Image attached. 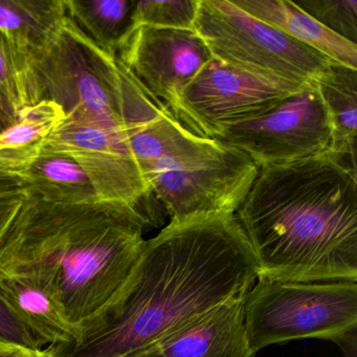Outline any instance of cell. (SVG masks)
Listing matches in <instances>:
<instances>
[{
	"mask_svg": "<svg viewBox=\"0 0 357 357\" xmlns=\"http://www.w3.org/2000/svg\"><path fill=\"white\" fill-rule=\"evenodd\" d=\"M147 225L145 212L129 204H56L26 194L0 240V275L49 294L81 342L118 315Z\"/></svg>",
	"mask_w": 357,
	"mask_h": 357,
	"instance_id": "1",
	"label": "cell"
},
{
	"mask_svg": "<svg viewBox=\"0 0 357 357\" xmlns=\"http://www.w3.org/2000/svg\"><path fill=\"white\" fill-rule=\"evenodd\" d=\"M258 266L235 214L171 220L146 241L116 319L59 357H124L245 294Z\"/></svg>",
	"mask_w": 357,
	"mask_h": 357,
	"instance_id": "2",
	"label": "cell"
},
{
	"mask_svg": "<svg viewBox=\"0 0 357 357\" xmlns=\"http://www.w3.org/2000/svg\"><path fill=\"white\" fill-rule=\"evenodd\" d=\"M235 216L258 278L357 280L356 167L344 158L261 167Z\"/></svg>",
	"mask_w": 357,
	"mask_h": 357,
	"instance_id": "3",
	"label": "cell"
},
{
	"mask_svg": "<svg viewBox=\"0 0 357 357\" xmlns=\"http://www.w3.org/2000/svg\"><path fill=\"white\" fill-rule=\"evenodd\" d=\"M29 56L39 102L57 104L66 120L125 130L122 64L87 38L68 16L47 45Z\"/></svg>",
	"mask_w": 357,
	"mask_h": 357,
	"instance_id": "4",
	"label": "cell"
},
{
	"mask_svg": "<svg viewBox=\"0 0 357 357\" xmlns=\"http://www.w3.org/2000/svg\"><path fill=\"white\" fill-rule=\"evenodd\" d=\"M246 294L245 330L256 354L273 344L356 332L357 280L307 282L258 278Z\"/></svg>",
	"mask_w": 357,
	"mask_h": 357,
	"instance_id": "5",
	"label": "cell"
},
{
	"mask_svg": "<svg viewBox=\"0 0 357 357\" xmlns=\"http://www.w3.org/2000/svg\"><path fill=\"white\" fill-rule=\"evenodd\" d=\"M193 31L214 59L298 86L317 84L333 62L246 13L231 0H198Z\"/></svg>",
	"mask_w": 357,
	"mask_h": 357,
	"instance_id": "6",
	"label": "cell"
},
{
	"mask_svg": "<svg viewBox=\"0 0 357 357\" xmlns=\"http://www.w3.org/2000/svg\"><path fill=\"white\" fill-rule=\"evenodd\" d=\"M213 139L243 152L258 168L333 153V129L317 84L261 116L229 125Z\"/></svg>",
	"mask_w": 357,
	"mask_h": 357,
	"instance_id": "7",
	"label": "cell"
},
{
	"mask_svg": "<svg viewBox=\"0 0 357 357\" xmlns=\"http://www.w3.org/2000/svg\"><path fill=\"white\" fill-rule=\"evenodd\" d=\"M304 87L212 57L181 93L174 116L192 132L213 139L229 125L261 116Z\"/></svg>",
	"mask_w": 357,
	"mask_h": 357,
	"instance_id": "8",
	"label": "cell"
},
{
	"mask_svg": "<svg viewBox=\"0 0 357 357\" xmlns=\"http://www.w3.org/2000/svg\"><path fill=\"white\" fill-rule=\"evenodd\" d=\"M258 171L246 154L223 144L206 158L150 179L148 188L171 220L233 215L248 195Z\"/></svg>",
	"mask_w": 357,
	"mask_h": 357,
	"instance_id": "9",
	"label": "cell"
},
{
	"mask_svg": "<svg viewBox=\"0 0 357 357\" xmlns=\"http://www.w3.org/2000/svg\"><path fill=\"white\" fill-rule=\"evenodd\" d=\"M40 147L72 158L91 179L100 200L137 206L151 220L144 206L151 193L126 131L66 120L41 142Z\"/></svg>",
	"mask_w": 357,
	"mask_h": 357,
	"instance_id": "10",
	"label": "cell"
},
{
	"mask_svg": "<svg viewBox=\"0 0 357 357\" xmlns=\"http://www.w3.org/2000/svg\"><path fill=\"white\" fill-rule=\"evenodd\" d=\"M116 58L175 116L181 93L212 56L193 30L141 26L129 33Z\"/></svg>",
	"mask_w": 357,
	"mask_h": 357,
	"instance_id": "11",
	"label": "cell"
},
{
	"mask_svg": "<svg viewBox=\"0 0 357 357\" xmlns=\"http://www.w3.org/2000/svg\"><path fill=\"white\" fill-rule=\"evenodd\" d=\"M248 292L216 305L165 336L155 344L160 354L162 357H255L245 330Z\"/></svg>",
	"mask_w": 357,
	"mask_h": 357,
	"instance_id": "12",
	"label": "cell"
},
{
	"mask_svg": "<svg viewBox=\"0 0 357 357\" xmlns=\"http://www.w3.org/2000/svg\"><path fill=\"white\" fill-rule=\"evenodd\" d=\"M257 20L273 26L331 61L357 70V45L321 26L291 0H231Z\"/></svg>",
	"mask_w": 357,
	"mask_h": 357,
	"instance_id": "13",
	"label": "cell"
},
{
	"mask_svg": "<svg viewBox=\"0 0 357 357\" xmlns=\"http://www.w3.org/2000/svg\"><path fill=\"white\" fill-rule=\"evenodd\" d=\"M0 298L45 346L59 350L80 342L77 330L51 296L14 278L0 275Z\"/></svg>",
	"mask_w": 357,
	"mask_h": 357,
	"instance_id": "14",
	"label": "cell"
},
{
	"mask_svg": "<svg viewBox=\"0 0 357 357\" xmlns=\"http://www.w3.org/2000/svg\"><path fill=\"white\" fill-rule=\"evenodd\" d=\"M28 181L26 194L56 204H87L100 200L91 179L66 154L40 147L22 171Z\"/></svg>",
	"mask_w": 357,
	"mask_h": 357,
	"instance_id": "15",
	"label": "cell"
},
{
	"mask_svg": "<svg viewBox=\"0 0 357 357\" xmlns=\"http://www.w3.org/2000/svg\"><path fill=\"white\" fill-rule=\"evenodd\" d=\"M317 84L333 129V154L356 167L357 70L332 62Z\"/></svg>",
	"mask_w": 357,
	"mask_h": 357,
	"instance_id": "16",
	"label": "cell"
},
{
	"mask_svg": "<svg viewBox=\"0 0 357 357\" xmlns=\"http://www.w3.org/2000/svg\"><path fill=\"white\" fill-rule=\"evenodd\" d=\"M66 17L64 0H0V32L28 54L45 47Z\"/></svg>",
	"mask_w": 357,
	"mask_h": 357,
	"instance_id": "17",
	"label": "cell"
},
{
	"mask_svg": "<svg viewBox=\"0 0 357 357\" xmlns=\"http://www.w3.org/2000/svg\"><path fill=\"white\" fill-rule=\"evenodd\" d=\"M68 20L98 47L116 57L132 30L135 0H64Z\"/></svg>",
	"mask_w": 357,
	"mask_h": 357,
	"instance_id": "18",
	"label": "cell"
},
{
	"mask_svg": "<svg viewBox=\"0 0 357 357\" xmlns=\"http://www.w3.org/2000/svg\"><path fill=\"white\" fill-rule=\"evenodd\" d=\"M66 119L61 108L47 100L24 108L15 124L0 133V162L22 172L38 153L41 142Z\"/></svg>",
	"mask_w": 357,
	"mask_h": 357,
	"instance_id": "19",
	"label": "cell"
},
{
	"mask_svg": "<svg viewBox=\"0 0 357 357\" xmlns=\"http://www.w3.org/2000/svg\"><path fill=\"white\" fill-rule=\"evenodd\" d=\"M0 93L16 114L39 103L36 79L28 52L0 32Z\"/></svg>",
	"mask_w": 357,
	"mask_h": 357,
	"instance_id": "20",
	"label": "cell"
},
{
	"mask_svg": "<svg viewBox=\"0 0 357 357\" xmlns=\"http://www.w3.org/2000/svg\"><path fill=\"white\" fill-rule=\"evenodd\" d=\"M197 5L198 0L135 1L132 13V30L141 26L193 30Z\"/></svg>",
	"mask_w": 357,
	"mask_h": 357,
	"instance_id": "21",
	"label": "cell"
},
{
	"mask_svg": "<svg viewBox=\"0 0 357 357\" xmlns=\"http://www.w3.org/2000/svg\"><path fill=\"white\" fill-rule=\"evenodd\" d=\"M294 3L334 34L357 45V0H296Z\"/></svg>",
	"mask_w": 357,
	"mask_h": 357,
	"instance_id": "22",
	"label": "cell"
},
{
	"mask_svg": "<svg viewBox=\"0 0 357 357\" xmlns=\"http://www.w3.org/2000/svg\"><path fill=\"white\" fill-rule=\"evenodd\" d=\"M0 340L24 347L29 350L40 351L43 349V344L15 317L11 309L1 298H0Z\"/></svg>",
	"mask_w": 357,
	"mask_h": 357,
	"instance_id": "23",
	"label": "cell"
},
{
	"mask_svg": "<svg viewBox=\"0 0 357 357\" xmlns=\"http://www.w3.org/2000/svg\"><path fill=\"white\" fill-rule=\"evenodd\" d=\"M28 181L20 170L0 162V196L26 193Z\"/></svg>",
	"mask_w": 357,
	"mask_h": 357,
	"instance_id": "24",
	"label": "cell"
},
{
	"mask_svg": "<svg viewBox=\"0 0 357 357\" xmlns=\"http://www.w3.org/2000/svg\"><path fill=\"white\" fill-rule=\"evenodd\" d=\"M26 193L0 196V240L5 235L14 217L17 214Z\"/></svg>",
	"mask_w": 357,
	"mask_h": 357,
	"instance_id": "25",
	"label": "cell"
},
{
	"mask_svg": "<svg viewBox=\"0 0 357 357\" xmlns=\"http://www.w3.org/2000/svg\"><path fill=\"white\" fill-rule=\"evenodd\" d=\"M17 114L14 112L9 102L0 93V133L15 124Z\"/></svg>",
	"mask_w": 357,
	"mask_h": 357,
	"instance_id": "26",
	"label": "cell"
},
{
	"mask_svg": "<svg viewBox=\"0 0 357 357\" xmlns=\"http://www.w3.org/2000/svg\"><path fill=\"white\" fill-rule=\"evenodd\" d=\"M40 351L29 350L24 347L0 340V357H34Z\"/></svg>",
	"mask_w": 357,
	"mask_h": 357,
	"instance_id": "27",
	"label": "cell"
},
{
	"mask_svg": "<svg viewBox=\"0 0 357 357\" xmlns=\"http://www.w3.org/2000/svg\"><path fill=\"white\" fill-rule=\"evenodd\" d=\"M124 357H162V355L158 351V347L154 344V346L135 351Z\"/></svg>",
	"mask_w": 357,
	"mask_h": 357,
	"instance_id": "28",
	"label": "cell"
},
{
	"mask_svg": "<svg viewBox=\"0 0 357 357\" xmlns=\"http://www.w3.org/2000/svg\"><path fill=\"white\" fill-rule=\"evenodd\" d=\"M34 357H59V355L57 354V352L53 348L47 347V349H43L38 354L35 355Z\"/></svg>",
	"mask_w": 357,
	"mask_h": 357,
	"instance_id": "29",
	"label": "cell"
}]
</instances>
